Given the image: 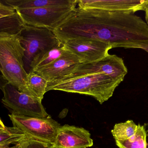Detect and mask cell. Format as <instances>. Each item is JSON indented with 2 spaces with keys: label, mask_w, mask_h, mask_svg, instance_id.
Segmentation results:
<instances>
[{
  "label": "cell",
  "mask_w": 148,
  "mask_h": 148,
  "mask_svg": "<svg viewBox=\"0 0 148 148\" xmlns=\"http://www.w3.org/2000/svg\"><path fill=\"white\" fill-rule=\"evenodd\" d=\"M53 32L62 43L87 37L106 43L113 48H134L148 44L147 23L134 13L125 11L77 7Z\"/></svg>",
  "instance_id": "cell-1"
},
{
  "label": "cell",
  "mask_w": 148,
  "mask_h": 148,
  "mask_svg": "<svg viewBox=\"0 0 148 148\" xmlns=\"http://www.w3.org/2000/svg\"><path fill=\"white\" fill-rule=\"evenodd\" d=\"M121 83L105 74H91L48 82L46 91L60 90L90 96L102 104L113 96Z\"/></svg>",
  "instance_id": "cell-2"
},
{
  "label": "cell",
  "mask_w": 148,
  "mask_h": 148,
  "mask_svg": "<svg viewBox=\"0 0 148 148\" xmlns=\"http://www.w3.org/2000/svg\"><path fill=\"white\" fill-rule=\"evenodd\" d=\"M24 52L17 34L0 32V65L3 76L22 93L28 74L24 67Z\"/></svg>",
  "instance_id": "cell-3"
},
{
  "label": "cell",
  "mask_w": 148,
  "mask_h": 148,
  "mask_svg": "<svg viewBox=\"0 0 148 148\" xmlns=\"http://www.w3.org/2000/svg\"><path fill=\"white\" fill-rule=\"evenodd\" d=\"M17 35L25 50L23 63L27 74L31 70V63L36 56L60 42L52 30L26 24Z\"/></svg>",
  "instance_id": "cell-4"
},
{
  "label": "cell",
  "mask_w": 148,
  "mask_h": 148,
  "mask_svg": "<svg viewBox=\"0 0 148 148\" xmlns=\"http://www.w3.org/2000/svg\"><path fill=\"white\" fill-rule=\"evenodd\" d=\"M13 127L26 136L53 145L61 126L49 116L44 118L9 115Z\"/></svg>",
  "instance_id": "cell-5"
},
{
  "label": "cell",
  "mask_w": 148,
  "mask_h": 148,
  "mask_svg": "<svg viewBox=\"0 0 148 148\" xmlns=\"http://www.w3.org/2000/svg\"><path fill=\"white\" fill-rule=\"evenodd\" d=\"M2 92V103L12 114L39 118L49 116L42 101L20 92L10 83L4 86Z\"/></svg>",
  "instance_id": "cell-6"
},
{
  "label": "cell",
  "mask_w": 148,
  "mask_h": 148,
  "mask_svg": "<svg viewBox=\"0 0 148 148\" xmlns=\"http://www.w3.org/2000/svg\"><path fill=\"white\" fill-rule=\"evenodd\" d=\"M73 7L36 8L16 10L24 24L53 31L75 8Z\"/></svg>",
  "instance_id": "cell-7"
},
{
  "label": "cell",
  "mask_w": 148,
  "mask_h": 148,
  "mask_svg": "<svg viewBox=\"0 0 148 148\" xmlns=\"http://www.w3.org/2000/svg\"><path fill=\"white\" fill-rule=\"evenodd\" d=\"M127 72L122 58L108 54L95 61L80 63L70 74L59 80L91 74H103L122 82Z\"/></svg>",
  "instance_id": "cell-8"
},
{
  "label": "cell",
  "mask_w": 148,
  "mask_h": 148,
  "mask_svg": "<svg viewBox=\"0 0 148 148\" xmlns=\"http://www.w3.org/2000/svg\"><path fill=\"white\" fill-rule=\"evenodd\" d=\"M66 49L79 57L82 63L92 62L108 54L111 45L96 39L77 37L69 39L62 43Z\"/></svg>",
  "instance_id": "cell-9"
},
{
  "label": "cell",
  "mask_w": 148,
  "mask_h": 148,
  "mask_svg": "<svg viewBox=\"0 0 148 148\" xmlns=\"http://www.w3.org/2000/svg\"><path fill=\"white\" fill-rule=\"evenodd\" d=\"M82 62L79 57L66 49L57 60L34 72L51 82L69 75Z\"/></svg>",
  "instance_id": "cell-10"
},
{
  "label": "cell",
  "mask_w": 148,
  "mask_h": 148,
  "mask_svg": "<svg viewBox=\"0 0 148 148\" xmlns=\"http://www.w3.org/2000/svg\"><path fill=\"white\" fill-rule=\"evenodd\" d=\"M93 145L88 131L83 128L65 125L58 130L54 147L87 148Z\"/></svg>",
  "instance_id": "cell-11"
},
{
  "label": "cell",
  "mask_w": 148,
  "mask_h": 148,
  "mask_svg": "<svg viewBox=\"0 0 148 148\" xmlns=\"http://www.w3.org/2000/svg\"><path fill=\"white\" fill-rule=\"evenodd\" d=\"M78 7L135 13L145 10L148 0H77Z\"/></svg>",
  "instance_id": "cell-12"
},
{
  "label": "cell",
  "mask_w": 148,
  "mask_h": 148,
  "mask_svg": "<svg viewBox=\"0 0 148 148\" xmlns=\"http://www.w3.org/2000/svg\"><path fill=\"white\" fill-rule=\"evenodd\" d=\"M4 3L15 10L36 8H75L77 5V0H6Z\"/></svg>",
  "instance_id": "cell-13"
},
{
  "label": "cell",
  "mask_w": 148,
  "mask_h": 148,
  "mask_svg": "<svg viewBox=\"0 0 148 148\" xmlns=\"http://www.w3.org/2000/svg\"><path fill=\"white\" fill-rule=\"evenodd\" d=\"M48 82L33 71L28 74L23 94L42 101Z\"/></svg>",
  "instance_id": "cell-14"
},
{
  "label": "cell",
  "mask_w": 148,
  "mask_h": 148,
  "mask_svg": "<svg viewBox=\"0 0 148 148\" xmlns=\"http://www.w3.org/2000/svg\"><path fill=\"white\" fill-rule=\"evenodd\" d=\"M66 50L64 43L60 42L51 49L39 55L31 63L30 71L34 72L49 65L60 57Z\"/></svg>",
  "instance_id": "cell-15"
},
{
  "label": "cell",
  "mask_w": 148,
  "mask_h": 148,
  "mask_svg": "<svg viewBox=\"0 0 148 148\" xmlns=\"http://www.w3.org/2000/svg\"><path fill=\"white\" fill-rule=\"evenodd\" d=\"M147 137L145 127L139 124L133 136L125 140H115L116 143L119 148H147Z\"/></svg>",
  "instance_id": "cell-16"
},
{
  "label": "cell",
  "mask_w": 148,
  "mask_h": 148,
  "mask_svg": "<svg viewBox=\"0 0 148 148\" xmlns=\"http://www.w3.org/2000/svg\"><path fill=\"white\" fill-rule=\"evenodd\" d=\"M24 24L16 12L11 15L0 18V32L17 34Z\"/></svg>",
  "instance_id": "cell-17"
},
{
  "label": "cell",
  "mask_w": 148,
  "mask_h": 148,
  "mask_svg": "<svg viewBox=\"0 0 148 148\" xmlns=\"http://www.w3.org/2000/svg\"><path fill=\"white\" fill-rule=\"evenodd\" d=\"M137 128V125L132 120H129L115 124L111 130V134L115 140H125L133 136Z\"/></svg>",
  "instance_id": "cell-18"
},
{
  "label": "cell",
  "mask_w": 148,
  "mask_h": 148,
  "mask_svg": "<svg viewBox=\"0 0 148 148\" xmlns=\"http://www.w3.org/2000/svg\"><path fill=\"white\" fill-rule=\"evenodd\" d=\"M26 136L24 134L14 127H6L5 129L0 131V144L21 140Z\"/></svg>",
  "instance_id": "cell-19"
},
{
  "label": "cell",
  "mask_w": 148,
  "mask_h": 148,
  "mask_svg": "<svg viewBox=\"0 0 148 148\" xmlns=\"http://www.w3.org/2000/svg\"><path fill=\"white\" fill-rule=\"evenodd\" d=\"M20 148H53V145L26 136L20 142Z\"/></svg>",
  "instance_id": "cell-20"
},
{
  "label": "cell",
  "mask_w": 148,
  "mask_h": 148,
  "mask_svg": "<svg viewBox=\"0 0 148 148\" xmlns=\"http://www.w3.org/2000/svg\"><path fill=\"white\" fill-rule=\"evenodd\" d=\"M16 12L15 10L10 6L2 3L0 4V18L13 14Z\"/></svg>",
  "instance_id": "cell-21"
},
{
  "label": "cell",
  "mask_w": 148,
  "mask_h": 148,
  "mask_svg": "<svg viewBox=\"0 0 148 148\" xmlns=\"http://www.w3.org/2000/svg\"><path fill=\"white\" fill-rule=\"evenodd\" d=\"M22 139L0 144V148H20V142Z\"/></svg>",
  "instance_id": "cell-22"
},
{
  "label": "cell",
  "mask_w": 148,
  "mask_h": 148,
  "mask_svg": "<svg viewBox=\"0 0 148 148\" xmlns=\"http://www.w3.org/2000/svg\"><path fill=\"white\" fill-rule=\"evenodd\" d=\"M8 83V81L5 79L2 72L1 67L0 65V89L1 91L3 90L4 86Z\"/></svg>",
  "instance_id": "cell-23"
},
{
  "label": "cell",
  "mask_w": 148,
  "mask_h": 148,
  "mask_svg": "<svg viewBox=\"0 0 148 148\" xmlns=\"http://www.w3.org/2000/svg\"><path fill=\"white\" fill-rule=\"evenodd\" d=\"M134 48L141 49L148 53V44H141L136 46Z\"/></svg>",
  "instance_id": "cell-24"
},
{
  "label": "cell",
  "mask_w": 148,
  "mask_h": 148,
  "mask_svg": "<svg viewBox=\"0 0 148 148\" xmlns=\"http://www.w3.org/2000/svg\"><path fill=\"white\" fill-rule=\"evenodd\" d=\"M145 13H146V20L147 21V23L148 26V4L146 6V8H145Z\"/></svg>",
  "instance_id": "cell-25"
},
{
  "label": "cell",
  "mask_w": 148,
  "mask_h": 148,
  "mask_svg": "<svg viewBox=\"0 0 148 148\" xmlns=\"http://www.w3.org/2000/svg\"><path fill=\"white\" fill-rule=\"evenodd\" d=\"M6 128V127L4 126L3 124V123L2 122L1 119H0V129H5Z\"/></svg>",
  "instance_id": "cell-26"
},
{
  "label": "cell",
  "mask_w": 148,
  "mask_h": 148,
  "mask_svg": "<svg viewBox=\"0 0 148 148\" xmlns=\"http://www.w3.org/2000/svg\"><path fill=\"white\" fill-rule=\"evenodd\" d=\"M4 129H0V131H2V130H4Z\"/></svg>",
  "instance_id": "cell-27"
},
{
  "label": "cell",
  "mask_w": 148,
  "mask_h": 148,
  "mask_svg": "<svg viewBox=\"0 0 148 148\" xmlns=\"http://www.w3.org/2000/svg\"><path fill=\"white\" fill-rule=\"evenodd\" d=\"M147 136H148V130H147Z\"/></svg>",
  "instance_id": "cell-28"
},
{
  "label": "cell",
  "mask_w": 148,
  "mask_h": 148,
  "mask_svg": "<svg viewBox=\"0 0 148 148\" xmlns=\"http://www.w3.org/2000/svg\"><path fill=\"white\" fill-rule=\"evenodd\" d=\"M53 148H57L54 147H53Z\"/></svg>",
  "instance_id": "cell-29"
}]
</instances>
